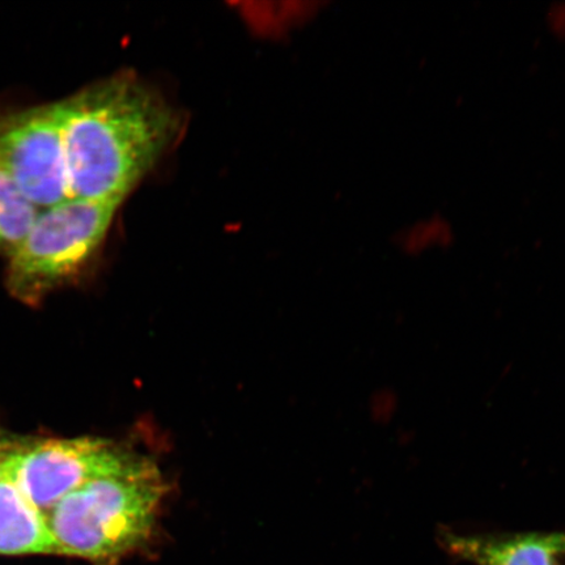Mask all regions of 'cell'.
<instances>
[{
	"mask_svg": "<svg viewBox=\"0 0 565 565\" xmlns=\"http://www.w3.org/2000/svg\"><path fill=\"white\" fill-rule=\"evenodd\" d=\"M58 104L70 200L122 202L179 127L167 103L127 75Z\"/></svg>",
	"mask_w": 565,
	"mask_h": 565,
	"instance_id": "cell-1",
	"label": "cell"
},
{
	"mask_svg": "<svg viewBox=\"0 0 565 565\" xmlns=\"http://www.w3.org/2000/svg\"><path fill=\"white\" fill-rule=\"evenodd\" d=\"M167 483L157 465L139 456L115 475L97 478L47 513L56 555L115 564L151 539Z\"/></svg>",
	"mask_w": 565,
	"mask_h": 565,
	"instance_id": "cell-2",
	"label": "cell"
},
{
	"mask_svg": "<svg viewBox=\"0 0 565 565\" xmlns=\"http://www.w3.org/2000/svg\"><path fill=\"white\" fill-rule=\"evenodd\" d=\"M121 202L67 200L42 210L10 257V291L38 302L94 256Z\"/></svg>",
	"mask_w": 565,
	"mask_h": 565,
	"instance_id": "cell-3",
	"label": "cell"
},
{
	"mask_svg": "<svg viewBox=\"0 0 565 565\" xmlns=\"http://www.w3.org/2000/svg\"><path fill=\"white\" fill-rule=\"evenodd\" d=\"M138 457L109 440L54 439L7 444L2 469L31 503L47 515L70 493L92 480L124 470Z\"/></svg>",
	"mask_w": 565,
	"mask_h": 565,
	"instance_id": "cell-4",
	"label": "cell"
},
{
	"mask_svg": "<svg viewBox=\"0 0 565 565\" xmlns=\"http://www.w3.org/2000/svg\"><path fill=\"white\" fill-rule=\"evenodd\" d=\"M0 164L40 211L70 200L58 103L0 118Z\"/></svg>",
	"mask_w": 565,
	"mask_h": 565,
	"instance_id": "cell-5",
	"label": "cell"
},
{
	"mask_svg": "<svg viewBox=\"0 0 565 565\" xmlns=\"http://www.w3.org/2000/svg\"><path fill=\"white\" fill-rule=\"evenodd\" d=\"M450 555L475 565H565V532L515 534L443 533Z\"/></svg>",
	"mask_w": 565,
	"mask_h": 565,
	"instance_id": "cell-6",
	"label": "cell"
},
{
	"mask_svg": "<svg viewBox=\"0 0 565 565\" xmlns=\"http://www.w3.org/2000/svg\"><path fill=\"white\" fill-rule=\"evenodd\" d=\"M0 555H56L46 515L20 491L0 463Z\"/></svg>",
	"mask_w": 565,
	"mask_h": 565,
	"instance_id": "cell-7",
	"label": "cell"
},
{
	"mask_svg": "<svg viewBox=\"0 0 565 565\" xmlns=\"http://www.w3.org/2000/svg\"><path fill=\"white\" fill-rule=\"evenodd\" d=\"M40 210L20 192L0 164V253L11 257L31 232Z\"/></svg>",
	"mask_w": 565,
	"mask_h": 565,
	"instance_id": "cell-8",
	"label": "cell"
},
{
	"mask_svg": "<svg viewBox=\"0 0 565 565\" xmlns=\"http://www.w3.org/2000/svg\"><path fill=\"white\" fill-rule=\"evenodd\" d=\"M455 242L454 225L449 218L434 214L409 223L395 233L394 243L409 256L434 249H444Z\"/></svg>",
	"mask_w": 565,
	"mask_h": 565,
	"instance_id": "cell-9",
	"label": "cell"
},
{
	"mask_svg": "<svg viewBox=\"0 0 565 565\" xmlns=\"http://www.w3.org/2000/svg\"><path fill=\"white\" fill-rule=\"evenodd\" d=\"M546 25L554 38H565V4L553 3L546 13Z\"/></svg>",
	"mask_w": 565,
	"mask_h": 565,
	"instance_id": "cell-10",
	"label": "cell"
},
{
	"mask_svg": "<svg viewBox=\"0 0 565 565\" xmlns=\"http://www.w3.org/2000/svg\"><path fill=\"white\" fill-rule=\"evenodd\" d=\"M6 445L7 444H4V443H0V463H2V458H3Z\"/></svg>",
	"mask_w": 565,
	"mask_h": 565,
	"instance_id": "cell-11",
	"label": "cell"
}]
</instances>
